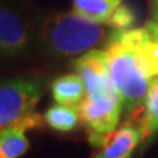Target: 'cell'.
<instances>
[{"mask_svg":"<svg viewBox=\"0 0 158 158\" xmlns=\"http://www.w3.org/2000/svg\"><path fill=\"white\" fill-rule=\"evenodd\" d=\"M107 66L123 103V112L137 113L144 107L152 82L158 77L154 40L145 28L112 29L106 40Z\"/></svg>","mask_w":158,"mask_h":158,"instance_id":"obj_1","label":"cell"},{"mask_svg":"<svg viewBox=\"0 0 158 158\" xmlns=\"http://www.w3.org/2000/svg\"><path fill=\"white\" fill-rule=\"evenodd\" d=\"M111 32L103 24L75 13H56L44 20L38 42L50 56L70 58L82 56L108 38Z\"/></svg>","mask_w":158,"mask_h":158,"instance_id":"obj_2","label":"cell"},{"mask_svg":"<svg viewBox=\"0 0 158 158\" xmlns=\"http://www.w3.org/2000/svg\"><path fill=\"white\" fill-rule=\"evenodd\" d=\"M123 112L118 91L86 95L79 104L81 123L86 128L88 142L94 148L106 145L108 138L117 129Z\"/></svg>","mask_w":158,"mask_h":158,"instance_id":"obj_3","label":"cell"},{"mask_svg":"<svg viewBox=\"0 0 158 158\" xmlns=\"http://www.w3.org/2000/svg\"><path fill=\"white\" fill-rule=\"evenodd\" d=\"M45 85L33 77H15L0 81V131L34 113Z\"/></svg>","mask_w":158,"mask_h":158,"instance_id":"obj_4","label":"cell"},{"mask_svg":"<svg viewBox=\"0 0 158 158\" xmlns=\"http://www.w3.org/2000/svg\"><path fill=\"white\" fill-rule=\"evenodd\" d=\"M32 24L16 11L0 6V56L16 58L27 54L34 44Z\"/></svg>","mask_w":158,"mask_h":158,"instance_id":"obj_5","label":"cell"},{"mask_svg":"<svg viewBox=\"0 0 158 158\" xmlns=\"http://www.w3.org/2000/svg\"><path fill=\"white\" fill-rule=\"evenodd\" d=\"M73 66L85 83L86 95L117 91L110 75L104 50L92 49L74 59Z\"/></svg>","mask_w":158,"mask_h":158,"instance_id":"obj_6","label":"cell"},{"mask_svg":"<svg viewBox=\"0 0 158 158\" xmlns=\"http://www.w3.org/2000/svg\"><path fill=\"white\" fill-rule=\"evenodd\" d=\"M145 140L142 123L127 121L112 133L104 146L94 153L91 158H129L132 152Z\"/></svg>","mask_w":158,"mask_h":158,"instance_id":"obj_7","label":"cell"},{"mask_svg":"<svg viewBox=\"0 0 158 158\" xmlns=\"http://www.w3.org/2000/svg\"><path fill=\"white\" fill-rule=\"evenodd\" d=\"M44 116L32 113L23 121L0 131V158H19L29 149V140L25 136L28 129L44 127Z\"/></svg>","mask_w":158,"mask_h":158,"instance_id":"obj_8","label":"cell"},{"mask_svg":"<svg viewBox=\"0 0 158 158\" xmlns=\"http://www.w3.org/2000/svg\"><path fill=\"white\" fill-rule=\"evenodd\" d=\"M54 102L65 106H79L86 96V88L78 74H66L58 77L50 85Z\"/></svg>","mask_w":158,"mask_h":158,"instance_id":"obj_9","label":"cell"},{"mask_svg":"<svg viewBox=\"0 0 158 158\" xmlns=\"http://www.w3.org/2000/svg\"><path fill=\"white\" fill-rule=\"evenodd\" d=\"M121 3L123 0H74L73 13L107 25Z\"/></svg>","mask_w":158,"mask_h":158,"instance_id":"obj_10","label":"cell"},{"mask_svg":"<svg viewBox=\"0 0 158 158\" xmlns=\"http://www.w3.org/2000/svg\"><path fill=\"white\" fill-rule=\"evenodd\" d=\"M44 121L52 129L62 133L74 131L81 123L79 106H65L56 103L44 113Z\"/></svg>","mask_w":158,"mask_h":158,"instance_id":"obj_11","label":"cell"},{"mask_svg":"<svg viewBox=\"0 0 158 158\" xmlns=\"http://www.w3.org/2000/svg\"><path fill=\"white\" fill-rule=\"evenodd\" d=\"M144 117H142V127L145 132V140L152 135L158 133V77L152 82L148 90L145 103H144Z\"/></svg>","mask_w":158,"mask_h":158,"instance_id":"obj_12","label":"cell"},{"mask_svg":"<svg viewBox=\"0 0 158 158\" xmlns=\"http://www.w3.org/2000/svg\"><path fill=\"white\" fill-rule=\"evenodd\" d=\"M136 23V15L133 9L127 4H120L111 16L107 25L112 29H131Z\"/></svg>","mask_w":158,"mask_h":158,"instance_id":"obj_13","label":"cell"},{"mask_svg":"<svg viewBox=\"0 0 158 158\" xmlns=\"http://www.w3.org/2000/svg\"><path fill=\"white\" fill-rule=\"evenodd\" d=\"M146 29L149 31L150 36L153 38L158 40V21H154V20H149V23L146 24Z\"/></svg>","mask_w":158,"mask_h":158,"instance_id":"obj_14","label":"cell"},{"mask_svg":"<svg viewBox=\"0 0 158 158\" xmlns=\"http://www.w3.org/2000/svg\"><path fill=\"white\" fill-rule=\"evenodd\" d=\"M150 13H152L150 20L158 21V0H150Z\"/></svg>","mask_w":158,"mask_h":158,"instance_id":"obj_15","label":"cell"},{"mask_svg":"<svg viewBox=\"0 0 158 158\" xmlns=\"http://www.w3.org/2000/svg\"><path fill=\"white\" fill-rule=\"evenodd\" d=\"M154 40V38H153ZM154 54L157 58V63H158V40H154Z\"/></svg>","mask_w":158,"mask_h":158,"instance_id":"obj_16","label":"cell"}]
</instances>
